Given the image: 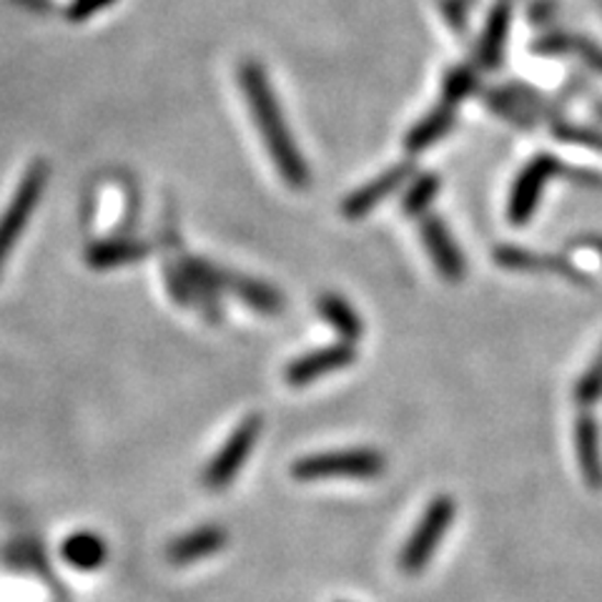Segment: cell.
Instances as JSON below:
<instances>
[{
    "mask_svg": "<svg viewBox=\"0 0 602 602\" xmlns=\"http://www.w3.org/2000/svg\"><path fill=\"white\" fill-rule=\"evenodd\" d=\"M575 452H578L580 473L590 490H602V455L600 432L592 414H580L575 422Z\"/></svg>",
    "mask_w": 602,
    "mask_h": 602,
    "instance_id": "obj_12",
    "label": "cell"
},
{
    "mask_svg": "<svg viewBox=\"0 0 602 602\" xmlns=\"http://www.w3.org/2000/svg\"><path fill=\"white\" fill-rule=\"evenodd\" d=\"M575 397H578L580 405L590 407L602 397V360L590 366L588 372L582 374V379L575 387Z\"/></svg>",
    "mask_w": 602,
    "mask_h": 602,
    "instance_id": "obj_20",
    "label": "cell"
},
{
    "mask_svg": "<svg viewBox=\"0 0 602 602\" xmlns=\"http://www.w3.org/2000/svg\"><path fill=\"white\" fill-rule=\"evenodd\" d=\"M420 231H422L424 247L430 251L434 266H438V272L452 284L462 282L467 274L465 254L457 249L455 239H452V234L447 231V226H444L440 216H424L420 222Z\"/></svg>",
    "mask_w": 602,
    "mask_h": 602,
    "instance_id": "obj_9",
    "label": "cell"
},
{
    "mask_svg": "<svg viewBox=\"0 0 602 602\" xmlns=\"http://www.w3.org/2000/svg\"><path fill=\"white\" fill-rule=\"evenodd\" d=\"M356 360V349L349 342H339L331 347H321L314 349V352L296 356L294 362L284 370V377L289 382V387H307L314 379L325 377V374H331L337 370H344V366L354 364Z\"/></svg>",
    "mask_w": 602,
    "mask_h": 602,
    "instance_id": "obj_8",
    "label": "cell"
},
{
    "mask_svg": "<svg viewBox=\"0 0 602 602\" xmlns=\"http://www.w3.org/2000/svg\"><path fill=\"white\" fill-rule=\"evenodd\" d=\"M557 134H560L567 144H580V146H590V148H598V151H602V136L592 134V130L563 126V128H557Z\"/></svg>",
    "mask_w": 602,
    "mask_h": 602,
    "instance_id": "obj_22",
    "label": "cell"
},
{
    "mask_svg": "<svg viewBox=\"0 0 602 602\" xmlns=\"http://www.w3.org/2000/svg\"><path fill=\"white\" fill-rule=\"evenodd\" d=\"M186 276L194 282V286H201V289L206 292H231L234 296H239L243 304H249L254 311L279 314L284 309L282 294H279L274 286L257 282V279L249 276L224 272V269H216L212 264H206V261H189Z\"/></svg>",
    "mask_w": 602,
    "mask_h": 602,
    "instance_id": "obj_4",
    "label": "cell"
},
{
    "mask_svg": "<svg viewBox=\"0 0 602 602\" xmlns=\"http://www.w3.org/2000/svg\"><path fill=\"white\" fill-rule=\"evenodd\" d=\"M60 555H64V560L76 567V570L91 572L106 565L109 547L106 539L95 535V532H73L71 537H66L64 547H60Z\"/></svg>",
    "mask_w": 602,
    "mask_h": 602,
    "instance_id": "obj_15",
    "label": "cell"
},
{
    "mask_svg": "<svg viewBox=\"0 0 602 602\" xmlns=\"http://www.w3.org/2000/svg\"><path fill=\"white\" fill-rule=\"evenodd\" d=\"M239 83L243 93H247L251 116H254L259 134L264 136L266 151L272 156L276 171L282 173V179L289 183L292 189H309V166L304 161L299 148H296V141L289 126H286L284 111L279 106L266 71L259 64H254V60H247V64L239 68Z\"/></svg>",
    "mask_w": 602,
    "mask_h": 602,
    "instance_id": "obj_1",
    "label": "cell"
},
{
    "mask_svg": "<svg viewBox=\"0 0 602 602\" xmlns=\"http://www.w3.org/2000/svg\"><path fill=\"white\" fill-rule=\"evenodd\" d=\"M508 29H510L508 11H497L492 15L490 25H487L482 48H479V60H482L485 68H495L500 64V56L504 50V38H508Z\"/></svg>",
    "mask_w": 602,
    "mask_h": 602,
    "instance_id": "obj_19",
    "label": "cell"
},
{
    "mask_svg": "<svg viewBox=\"0 0 602 602\" xmlns=\"http://www.w3.org/2000/svg\"><path fill=\"white\" fill-rule=\"evenodd\" d=\"M475 86V76L467 71V68H457L455 73H450L447 83H444V103H459L465 95L473 91Z\"/></svg>",
    "mask_w": 602,
    "mask_h": 602,
    "instance_id": "obj_21",
    "label": "cell"
},
{
    "mask_svg": "<svg viewBox=\"0 0 602 602\" xmlns=\"http://www.w3.org/2000/svg\"><path fill=\"white\" fill-rule=\"evenodd\" d=\"M229 543V532L219 525H201L196 530L186 532L173 539V543L166 547V557L173 565H194L204 557H212Z\"/></svg>",
    "mask_w": 602,
    "mask_h": 602,
    "instance_id": "obj_11",
    "label": "cell"
},
{
    "mask_svg": "<svg viewBox=\"0 0 602 602\" xmlns=\"http://www.w3.org/2000/svg\"><path fill=\"white\" fill-rule=\"evenodd\" d=\"M317 311L321 314V317H325L327 325L344 339V342L354 344L364 337V321L360 314L354 311L352 304L344 299V296H339V294L319 296Z\"/></svg>",
    "mask_w": 602,
    "mask_h": 602,
    "instance_id": "obj_14",
    "label": "cell"
},
{
    "mask_svg": "<svg viewBox=\"0 0 602 602\" xmlns=\"http://www.w3.org/2000/svg\"><path fill=\"white\" fill-rule=\"evenodd\" d=\"M582 243H584V247L595 249V251H598V254L602 257V239H600V237H590V239H584Z\"/></svg>",
    "mask_w": 602,
    "mask_h": 602,
    "instance_id": "obj_23",
    "label": "cell"
},
{
    "mask_svg": "<svg viewBox=\"0 0 602 602\" xmlns=\"http://www.w3.org/2000/svg\"><path fill=\"white\" fill-rule=\"evenodd\" d=\"M452 126H455V106H452V103H442V106H438L432 113H427L420 124L409 130L405 141L407 151L409 154L427 151V148L438 144L442 136H447Z\"/></svg>",
    "mask_w": 602,
    "mask_h": 602,
    "instance_id": "obj_16",
    "label": "cell"
},
{
    "mask_svg": "<svg viewBox=\"0 0 602 602\" xmlns=\"http://www.w3.org/2000/svg\"><path fill=\"white\" fill-rule=\"evenodd\" d=\"M387 459L377 450H334L319 452L296 459L292 465V475L302 482H317V479L331 477H354V479H372L384 475Z\"/></svg>",
    "mask_w": 602,
    "mask_h": 602,
    "instance_id": "obj_3",
    "label": "cell"
},
{
    "mask_svg": "<svg viewBox=\"0 0 602 602\" xmlns=\"http://www.w3.org/2000/svg\"><path fill=\"white\" fill-rule=\"evenodd\" d=\"M440 191V179L434 173H422L412 183H409L405 198H401V212L407 216H422L427 206L432 204V198Z\"/></svg>",
    "mask_w": 602,
    "mask_h": 602,
    "instance_id": "obj_18",
    "label": "cell"
},
{
    "mask_svg": "<svg viewBox=\"0 0 602 602\" xmlns=\"http://www.w3.org/2000/svg\"><path fill=\"white\" fill-rule=\"evenodd\" d=\"M48 183V163L46 161H36L25 171V177L21 181L19 191L11 204H8L3 219H0V266H3L5 257L11 254L15 241H19L21 234L29 226V219L36 212L38 198L43 196Z\"/></svg>",
    "mask_w": 602,
    "mask_h": 602,
    "instance_id": "obj_6",
    "label": "cell"
},
{
    "mask_svg": "<svg viewBox=\"0 0 602 602\" xmlns=\"http://www.w3.org/2000/svg\"><path fill=\"white\" fill-rule=\"evenodd\" d=\"M495 261L504 269H512V272H557V274L570 276L572 282H578V284L588 282V276L578 272V269H575L572 264H567L565 259L539 257V254H532V251L518 249V247L497 249Z\"/></svg>",
    "mask_w": 602,
    "mask_h": 602,
    "instance_id": "obj_13",
    "label": "cell"
},
{
    "mask_svg": "<svg viewBox=\"0 0 602 602\" xmlns=\"http://www.w3.org/2000/svg\"><path fill=\"white\" fill-rule=\"evenodd\" d=\"M412 171H414V161H405V163L391 166L389 171H384L382 177H377L372 183H366V186L356 189L354 194L344 201L342 214L347 216V219H362V216L370 214L374 206H379L382 201L387 198L389 194H395L401 183L412 177Z\"/></svg>",
    "mask_w": 602,
    "mask_h": 602,
    "instance_id": "obj_10",
    "label": "cell"
},
{
    "mask_svg": "<svg viewBox=\"0 0 602 602\" xmlns=\"http://www.w3.org/2000/svg\"><path fill=\"white\" fill-rule=\"evenodd\" d=\"M261 430H264V420H261L259 414H251L231 432V438L226 440L224 447L216 452L212 462H208L204 473L206 490L222 492L234 482V477L241 473L249 455L254 452V444Z\"/></svg>",
    "mask_w": 602,
    "mask_h": 602,
    "instance_id": "obj_5",
    "label": "cell"
},
{
    "mask_svg": "<svg viewBox=\"0 0 602 602\" xmlns=\"http://www.w3.org/2000/svg\"><path fill=\"white\" fill-rule=\"evenodd\" d=\"M457 504L450 495H438L434 500L427 504L424 514L417 522L412 535L407 537L405 547L399 553V570L405 575H420L427 570V565L438 553L442 539L447 537V532L455 522Z\"/></svg>",
    "mask_w": 602,
    "mask_h": 602,
    "instance_id": "obj_2",
    "label": "cell"
},
{
    "mask_svg": "<svg viewBox=\"0 0 602 602\" xmlns=\"http://www.w3.org/2000/svg\"><path fill=\"white\" fill-rule=\"evenodd\" d=\"M560 171L563 166L555 156L539 154L518 173L514 186L510 191V204H508V216L514 226H525L530 222V216L535 214L539 196H543L549 179L557 177Z\"/></svg>",
    "mask_w": 602,
    "mask_h": 602,
    "instance_id": "obj_7",
    "label": "cell"
},
{
    "mask_svg": "<svg viewBox=\"0 0 602 602\" xmlns=\"http://www.w3.org/2000/svg\"><path fill=\"white\" fill-rule=\"evenodd\" d=\"M148 254V247L141 241L130 239H109L99 241L89 249V266L99 269V272H109V269L134 264Z\"/></svg>",
    "mask_w": 602,
    "mask_h": 602,
    "instance_id": "obj_17",
    "label": "cell"
}]
</instances>
